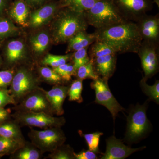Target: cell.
I'll return each mask as SVG.
<instances>
[{"mask_svg": "<svg viewBox=\"0 0 159 159\" xmlns=\"http://www.w3.org/2000/svg\"><path fill=\"white\" fill-rule=\"evenodd\" d=\"M83 80L78 79L74 80L69 87L68 95L69 100L70 101H76L80 103L82 102L81 94L83 90Z\"/></svg>", "mask_w": 159, "mask_h": 159, "instance_id": "cell-31", "label": "cell"}, {"mask_svg": "<svg viewBox=\"0 0 159 159\" xmlns=\"http://www.w3.org/2000/svg\"><path fill=\"white\" fill-rule=\"evenodd\" d=\"M89 48L87 47L75 51L73 54L72 57L73 65L76 72L80 67L86 64L90 60L88 53Z\"/></svg>", "mask_w": 159, "mask_h": 159, "instance_id": "cell-34", "label": "cell"}, {"mask_svg": "<svg viewBox=\"0 0 159 159\" xmlns=\"http://www.w3.org/2000/svg\"><path fill=\"white\" fill-rule=\"evenodd\" d=\"M137 54L141 59L144 78L147 80L159 71V43L142 40Z\"/></svg>", "mask_w": 159, "mask_h": 159, "instance_id": "cell-9", "label": "cell"}, {"mask_svg": "<svg viewBox=\"0 0 159 159\" xmlns=\"http://www.w3.org/2000/svg\"><path fill=\"white\" fill-rule=\"evenodd\" d=\"M53 70L59 75L62 80L66 81H70L72 79V76L76 75V71L73 65L67 63L57 67L53 68Z\"/></svg>", "mask_w": 159, "mask_h": 159, "instance_id": "cell-35", "label": "cell"}, {"mask_svg": "<svg viewBox=\"0 0 159 159\" xmlns=\"http://www.w3.org/2000/svg\"><path fill=\"white\" fill-rule=\"evenodd\" d=\"M79 134L84 137L88 145L89 150L95 153L99 152V139L101 136L103 135V133L100 132L84 134L81 131H78Z\"/></svg>", "mask_w": 159, "mask_h": 159, "instance_id": "cell-30", "label": "cell"}, {"mask_svg": "<svg viewBox=\"0 0 159 159\" xmlns=\"http://www.w3.org/2000/svg\"><path fill=\"white\" fill-rule=\"evenodd\" d=\"M39 72L43 79L51 84H59L62 80L61 77L53 69H51L48 67H40Z\"/></svg>", "mask_w": 159, "mask_h": 159, "instance_id": "cell-33", "label": "cell"}, {"mask_svg": "<svg viewBox=\"0 0 159 159\" xmlns=\"http://www.w3.org/2000/svg\"><path fill=\"white\" fill-rule=\"evenodd\" d=\"M13 116L20 125L41 128L61 127L66 123L64 117H54L43 112L20 111L15 113Z\"/></svg>", "mask_w": 159, "mask_h": 159, "instance_id": "cell-6", "label": "cell"}, {"mask_svg": "<svg viewBox=\"0 0 159 159\" xmlns=\"http://www.w3.org/2000/svg\"><path fill=\"white\" fill-rule=\"evenodd\" d=\"M52 41L51 33L47 30H41L31 34L29 38L30 47L33 54L39 57L44 54Z\"/></svg>", "mask_w": 159, "mask_h": 159, "instance_id": "cell-19", "label": "cell"}, {"mask_svg": "<svg viewBox=\"0 0 159 159\" xmlns=\"http://www.w3.org/2000/svg\"><path fill=\"white\" fill-rule=\"evenodd\" d=\"M0 137L8 139H24L19 126L15 122H7L0 125Z\"/></svg>", "mask_w": 159, "mask_h": 159, "instance_id": "cell-26", "label": "cell"}, {"mask_svg": "<svg viewBox=\"0 0 159 159\" xmlns=\"http://www.w3.org/2000/svg\"><path fill=\"white\" fill-rule=\"evenodd\" d=\"M107 82L108 80L99 77L93 80L91 84V87L95 91V102L105 107L115 120L119 112L122 111L124 109L112 94Z\"/></svg>", "mask_w": 159, "mask_h": 159, "instance_id": "cell-7", "label": "cell"}, {"mask_svg": "<svg viewBox=\"0 0 159 159\" xmlns=\"http://www.w3.org/2000/svg\"><path fill=\"white\" fill-rule=\"evenodd\" d=\"M84 13L89 25L96 29L126 20L112 0H98L91 9Z\"/></svg>", "mask_w": 159, "mask_h": 159, "instance_id": "cell-3", "label": "cell"}, {"mask_svg": "<svg viewBox=\"0 0 159 159\" xmlns=\"http://www.w3.org/2000/svg\"><path fill=\"white\" fill-rule=\"evenodd\" d=\"M11 111L0 107V122H3L8 119Z\"/></svg>", "mask_w": 159, "mask_h": 159, "instance_id": "cell-41", "label": "cell"}, {"mask_svg": "<svg viewBox=\"0 0 159 159\" xmlns=\"http://www.w3.org/2000/svg\"><path fill=\"white\" fill-rule=\"evenodd\" d=\"M136 23L143 40L159 43V14L145 15Z\"/></svg>", "mask_w": 159, "mask_h": 159, "instance_id": "cell-13", "label": "cell"}, {"mask_svg": "<svg viewBox=\"0 0 159 159\" xmlns=\"http://www.w3.org/2000/svg\"><path fill=\"white\" fill-rule=\"evenodd\" d=\"M147 103L137 104L129 111L127 118V128L124 141L129 143H135L143 139L150 130L151 124L147 118Z\"/></svg>", "mask_w": 159, "mask_h": 159, "instance_id": "cell-4", "label": "cell"}, {"mask_svg": "<svg viewBox=\"0 0 159 159\" xmlns=\"http://www.w3.org/2000/svg\"><path fill=\"white\" fill-rule=\"evenodd\" d=\"M90 46L89 52V57L90 59L117 54L110 46L99 40H97Z\"/></svg>", "mask_w": 159, "mask_h": 159, "instance_id": "cell-23", "label": "cell"}, {"mask_svg": "<svg viewBox=\"0 0 159 159\" xmlns=\"http://www.w3.org/2000/svg\"><path fill=\"white\" fill-rule=\"evenodd\" d=\"M78 79L82 80L91 79L94 80L99 77L94 70L92 59L88 63L80 67L76 72V75Z\"/></svg>", "mask_w": 159, "mask_h": 159, "instance_id": "cell-29", "label": "cell"}, {"mask_svg": "<svg viewBox=\"0 0 159 159\" xmlns=\"http://www.w3.org/2000/svg\"><path fill=\"white\" fill-rule=\"evenodd\" d=\"M97 40L110 46L118 54L138 53L142 39L136 23L125 20L96 29Z\"/></svg>", "mask_w": 159, "mask_h": 159, "instance_id": "cell-1", "label": "cell"}, {"mask_svg": "<svg viewBox=\"0 0 159 159\" xmlns=\"http://www.w3.org/2000/svg\"><path fill=\"white\" fill-rule=\"evenodd\" d=\"M16 100L10 91L0 89V107H3L8 104H15Z\"/></svg>", "mask_w": 159, "mask_h": 159, "instance_id": "cell-37", "label": "cell"}, {"mask_svg": "<svg viewBox=\"0 0 159 159\" xmlns=\"http://www.w3.org/2000/svg\"><path fill=\"white\" fill-rule=\"evenodd\" d=\"M147 80L143 77L140 81V84L142 91L146 94L151 100L157 104L159 103V81L157 80L152 85H149L146 83Z\"/></svg>", "mask_w": 159, "mask_h": 159, "instance_id": "cell-28", "label": "cell"}, {"mask_svg": "<svg viewBox=\"0 0 159 159\" xmlns=\"http://www.w3.org/2000/svg\"><path fill=\"white\" fill-rule=\"evenodd\" d=\"M74 156L76 159H97L98 157L96 153L91 151L83 150L78 153L74 152Z\"/></svg>", "mask_w": 159, "mask_h": 159, "instance_id": "cell-38", "label": "cell"}, {"mask_svg": "<svg viewBox=\"0 0 159 159\" xmlns=\"http://www.w3.org/2000/svg\"><path fill=\"white\" fill-rule=\"evenodd\" d=\"M23 99L20 105L21 111L43 112L51 115L53 113L43 89L38 88L26 95Z\"/></svg>", "mask_w": 159, "mask_h": 159, "instance_id": "cell-12", "label": "cell"}, {"mask_svg": "<svg viewBox=\"0 0 159 159\" xmlns=\"http://www.w3.org/2000/svg\"><path fill=\"white\" fill-rule=\"evenodd\" d=\"M69 87L56 84L45 93L52 109L53 113L61 116L64 113L63 105L68 95Z\"/></svg>", "mask_w": 159, "mask_h": 159, "instance_id": "cell-17", "label": "cell"}, {"mask_svg": "<svg viewBox=\"0 0 159 159\" xmlns=\"http://www.w3.org/2000/svg\"><path fill=\"white\" fill-rule=\"evenodd\" d=\"M31 8L24 0H14L7 10L8 17L23 28L29 27Z\"/></svg>", "mask_w": 159, "mask_h": 159, "instance_id": "cell-16", "label": "cell"}, {"mask_svg": "<svg viewBox=\"0 0 159 159\" xmlns=\"http://www.w3.org/2000/svg\"><path fill=\"white\" fill-rule=\"evenodd\" d=\"M117 54H109L92 59L94 70L99 77L108 80L112 76L116 69Z\"/></svg>", "mask_w": 159, "mask_h": 159, "instance_id": "cell-18", "label": "cell"}, {"mask_svg": "<svg viewBox=\"0 0 159 159\" xmlns=\"http://www.w3.org/2000/svg\"><path fill=\"white\" fill-rule=\"evenodd\" d=\"M3 51L6 61L10 65L22 61L27 57L28 54L25 43L20 39H11L6 43Z\"/></svg>", "mask_w": 159, "mask_h": 159, "instance_id": "cell-15", "label": "cell"}, {"mask_svg": "<svg viewBox=\"0 0 159 159\" xmlns=\"http://www.w3.org/2000/svg\"><path fill=\"white\" fill-rule=\"evenodd\" d=\"M19 28L8 16H0V42L20 34Z\"/></svg>", "mask_w": 159, "mask_h": 159, "instance_id": "cell-21", "label": "cell"}, {"mask_svg": "<svg viewBox=\"0 0 159 159\" xmlns=\"http://www.w3.org/2000/svg\"><path fill=\"white\" fill-rule=\"evenodd\" d=\"M61 8V1L51 0L38 8L33 9L30 13L29 27L39 29L48 25Z\"/></svg>", "mask_w": 159, "mask_h": 159, "instance_id": "cell-11", "label": "cell"}, {"mask_svg": "<svg viewBox=\"0 0 159 159\" xmlns=\"http://www.w3.org/2000/svg\"><path fill=\"white\" fill-rule=\"evenodd\" d=\"M2 42H0V49H1V47H2ZM2 57H1V54H0V65L2 63Z\"/></svg>", "mask_w": 159, "mask_h": 159, "instance_id": "cell-42", "label": "cell"}, {"mask_svg": "<svg viewBox=\"0 0 159 159\" xmlns=\"http://www.w3.org/2000/svg\"><path fill=\"white\" fill-rule=\"evenodd\" d=\"M41 152L34 145H25L16 151L13 154L14 159H39L41 158L42 154Z\"/></svg>", "mask_w": 159, "mask_h": 159, "instance_id": "cell-24", "label": "cell"}, {"mask_svg": "<svg viewBox=\"0 0 159 159\" xmlns=\"http://www.w3.org/2000/svg\"><path fill=\"white\" fill-rule=\"evenodd\" d=\"M11 2V0H0V16L5 15Z\"/></svg>", "mask_w": 159, "mask_h": 159, "instance_id": "cell-40", "label": "cell"}, {"mask_svg": "<svg viewBox=\"0 0 159 159\" xmlns=\"http://www.w3.org/2000/svg\"><path fill=\"white\" fill-rule=\"evenodd\" d=\"M125 20L137 22L152 9L151 0H112Z\"/></svg>", "mask_w": 159, "mask_h": 159, "instance_id": "cell-10", "label": "cell"}, {"mask_svg": "<svg viewBox=\"0 0 159 159\" xmlns=\"http://www.w3.org/2000/svg\"><path fill=\"white\" fill-rule=\"evenodd\" d=\"M31 9H35L42 6L51 0H24Z\"/></svg>", "mask_w": 159, "mask_h": 159, "instance_id": "cell-39", "label": "cell"}, {"mask_svg": "<svg viewBox=\"0 0 159 159\" xmlns=\"http://www.w3.org/2000/svg\"><path fill=\"white\" fill-rule=\"evenodd\" d=\"M24 139H8L0 137V156L13 154L25 144Z\"/></svg>", "mask_w": 159, "mask_h": 159, "instance_id": "cell-22", "label": "cell"}, {"mask_svg": "<svg viewBox=\"0 0 159 159\" xmlns=\"http://www.w3.org/2000/svg\"><path fill=\"white\" fill-rule=\"evenodd\" d=\"M72 54L64 55H55L48 54L42 60V63L45 66H50L52 68L57 67L67 63L72 58Z\"/></svg>", "mask_w": 159, "mask_h": 159, "instance_id": "cell-27", "label": "cell"}, {"mask_svg": "<svg viewBox=\"0 0 159 159\" xmlns=\"http://www.w3.org/2000/svg\"><path fill=\"white\" fill-rule=\"evenodd\" d=\"M73 148L69 145H62L49 154L48 158L51 159H75Z\"/></svg>", "mask_w": 159, "mask_h": 159, "instance_id": "cell-32", "label": "cell"}, {"mask_svg": "<svg viewBox=\"0 0 159 159\" xmlns=\"http://www.w3.org/2000/svg\"><path fill=\"white\" fill-rule=\"evenodd\" d=\"M106 151L103 154L101 159H123L126 158L132 154L142 150L145 146L138 148H132L123 144L120 139L113 136L106 140Z\"/></svg>", "mask_w": 159, "mask_h": 159, "instance_id": "cell-14", "label": "cell"}, {"mask_svg": "<svg viewBox=\"0 0 159 159\" xmlns=\"http://www.w3.org/2000/svg\"><path fill=\"white\" fill-rule=\"evenodd\" d=\"M10 85V93L15 100L23 99L38 88L37 79L32 71L26 67L20 68L14 74Z\"/></svg>", "mask_w": 159, "mask_h": 159, "instance_id": "cell-8", "label": "cell"}, {"mask_svg": "<svg viewBox=\"0 0 159 159\" xmlns=\"http://www.w3.org/2000/svg\"><path fill=\"white\" fill-rule=\"evenodd\" d=\"M97 0H61L62 7L78 11L84 12L91 9Z\"/></svg>", "mask_w": 159, "mask_h": 159, "instance_id": "cell-25", "label": "cell"}, {"mask_svg": "<svg viewBox=\"0 0 159 159\" xmlns=\"http://www.w3.org/2000/svg\"><path fill=\"white\" fill-rule=\"evenodd\" d=\"M97 40V37L94 33L89 34L86 31H79L68 41L66 53L75 52L89 47Z\"/></svg>", "mask_w": 159, "mask_h": 159, "instance_id": "cell-20", "label": "cell"}, {"mask_svg": "<svg viewBox=\"0 0 159 159\" xmlns=\"http://www.w3.org/2000/svg\"><path fill=\"white\" fill-rule=\"evenodd\" d=\"M97 1H98V0H97Z\"/></svg>", "mask_w": 159, "mask_h": 159, "instance_id": "cell-43", "label": "cell"}, {"mask_svg": "<svg viewBox=\"0 0 159 159\" xmlns=\"http://www.w3.org/2000/svg\"><path fill=\"white\" fill-rule=\"evenodd\" d=\"M29 137L31 143L42 153L52 152L66 141L65 135L61 127H51L43 130L31 129Z\"/></svg>", "mask_w": 159, "mask_h": 159, "instance_id": "cell-5", "label": "cell"}, {"mask_svg": "<svg viewBox=\"0 0 159 159\" xmlns=\"http://www.w3.org/2000/svg\"><path fill=\"white\" fill-rule=\"evenodd\" d=\"M52 41L62 44L81 31H86L89 26L84 12H78L67 7H62L51 21Z\"/></svg>", "mask_w": 159, "mask_h": 159, "instance_id": "cell-2", "label": "cell"}, {"mask_svg": "<svg viewBox=\"0 0 159 159\" xmlns=\"http://www.w3.org/2000/svg\"><path fill=\"white\" fill-rule=\"evenodd\" d=\"M14 75L13 70L0 71V89H5L11 85Z\"/></svg>", "mask_w": 159, "mask_h": 159, "instance_id": "cell-36", "label": "cell"}]
</instances>
